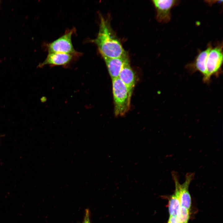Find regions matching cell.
<instances>
[{"label": "cell", "instance_id": "1", "mask_svg": "<svg viewBox=\"0 0 223 223\" xmlns=\"http://www.w3.org/2000/svg\"><path fill=\"white\" fill-rule=\"evenodd\" d=\"M99 32L93 40L102 57L115 58L125 56L126 53L119 41L112 30L109 22L100 17Z\"/></svg>", "mask_w": 223, "mask_h": 223}, {"label": "cell", "instance_id": "2", "mask_svg": "<svg viewBox=\"0 0 223 223\" xmlns=\"http://www.w3.org/2000/svg\"><path fill=\"white\" fill-rule=\"evenodd\" d=\"M112 79L114 114L122 116L129 109L132 94L118 77Z\"/></svg>", "mask_w": 223, "mask_h": 223}, {"label": "cell", "instance_id": "3", "mask_svg": "<svg viewBox=\"0 0 223 223\" xmlns=\"http://www.w3.org/2000/svg\"><path fill=\"white\" fill-rule=\"evenodd\" d=\"M171 175L175 185V190L178 194L181 206L190 210L191 205V199L189 187L190 182L194 178L195 173H187L185 176V180L182 184H180L179 182L178 174L177 172L172 171Z\"/></svg>", "mask_w": 223, "mask_h": 223}, {"label": "cell", "instance_id": "4", "mask_svg": "<svg viewBox=\"0 0 223 223\" xmlns=\"http://www.w3.org/2000/svg\"><path fill=\"white\" fill-rule=\"evenodd\" d=\"M222 48V43L212 47L210 51L206 60V76L204 82H208L212 76L220 71L223 60Z\"/></svg>", "mask_w": 223, "mask_h": 223}, {"label": "cell", "instance_id": "5", "mask_svg": "<svg viewBox=\"0 0 223 223\" xmlns=\"http://www.w3.org/2000/svg\"><path fill=\"white\" fill-rule=\"evenodd\" d=\"M74 30V29H72L67 31L61 36L50 43L47 46L48 53H65L72 55L76 54L72 40Z\"/></svg>", "mask_w": 223, "mask_h": 223}, {"label": "cell", "instance_id": "6", "mask_svg": "<svg viewBox=\"0 0 223 223\" xmlns=\"http://www.w3.org/2000/svg\"><path fill=\"white\" fill-rule=\"evenodd\" d=\"M180 1L177 0H153L152 3L156 11V18L160 23H167L171 19V10L178 5Z\"/></svg>", "mask_w": 223, "mask_h": 223}, {"label": "cell", "instance_id": "7", "mask_svg": "<svg viewBox=\"0 0 223 223\" xmlns=\"http://www.w3.org/2000/svg\"><path fill=\"white\" fill-rule=\"evenodd\" d=\"M73 55L69 54L58 53H48L47 57L43 62L39 64L38 67L41 68L46 65L51 66H66L72 62Z\"/></svg>", "mask_w": 223, "mask_h": 223}, {"label": "cell", "instance_id": "8", "mask_svg": "<svg viewBox=\"0 0 223 223\" xmlns=\"http://www.w3.org/2000/svg\"><path fill=\"white\" fill-rule=\"evenodd\" d=\"M118 78L125 84L132 94L135 86L136 79L134 73L131 68L128 58L125 61Z\"/></svg>", "mask_w": 223, "mask_h": 223}, {"label": "cell", "instance_id": "9", "mask_svg": "<svg viewBox=\"0 0 223 223\" xmlns=\"http://www.w3.org/2000/svg\"><path fill=\"white\" fill-rule=\"evenodd\" d=\"M212 47V44L209 43L205 50L200 51L196 56L194 62L188 65V67L193 70L198 71L203 75V80L206 76V62L209 53Z\"/></svg>", "mask_w": 223, "mask_h": 223}, {"label": "cell", "instance_id": "10", "mask_svg": "<svg viewBox=\"0 0 223 223\" xmlns=\"http://www.w3.org/2000/svg\"><path fill=\"white\" fill-rule=\"evenodd\" d=\"M128 58L127 55L115 58L103 57L112 79L118 77L125 62Z\"/></svg>", "mask_w": 223, "mask_h": 223}, {"label": "cell", "instance_id": "11", "mask_svg": "<svg viewBox=\"0 0 223 223\" xmlns=\"http://www.w3.org/2000/svg\"><path fill=\"white\" fill-rule=\"evenodd\" d=\"M181 207L178 193L175 190L174 193L170 198L168 202L170 216H176Z\"/></svg>", "mask_w": 223, "mask_h": 223}, {"label": "cell", "instance_id": "12", "mask_svg": "<svg viewBox=\"0 0 223 223\" xmlns=\"http://www.w3.org/2000/svg\"><path fill=\"white\" fill-rule=\"evenodd\" d=\"M190 210L181 207L177 215V217L180 223H188L190 216Z\"/></svg>", "mask_w": 223, "mask_h": 223}, {"label": "cell", "instance_id": "13", "mask_svg": "<svg viewBox=\"0 0 223 223\" xmlns=\"http://www.w3.org/2000/svg\"><path fill=\"white\" fill-rule=\"evenodd\" d=\"M89 211L88 209H86L85 211V214L84 216V221L82 223H90V220Z\"/></svg>", "mask_w": 223, "mask_h": 223}, {"label": "cell", "instance_id": "14", "mask_svg": "<svg viewBox=\"0 0 223 223\" xmlns=\"http://www.w3.org/2000/svg\"><path fill=\"white\" fill-rule=\"evenodd\" d=\"M167 223H180L176 216H170Z\"/></svg>", "mask_w": 223, "mask_h": 223}, {"label": "cell", "instance_id": "15", "mask_svg": "<svg viewBox=\"0 0 223 223\" xmlns=\"http://www.w3.org/2000/svg\"></svg>", "mask_w": 223, "mask_h": 223}, {"label": "cell", "instance_id": "16", "mask_svg": "<svg viewBox=\"0 0 223 223\" xmlns=\"http://www.w3.org/2000/svg\"></svg>", "mask_w": 223, "mask_h": 223}]
</instances>
